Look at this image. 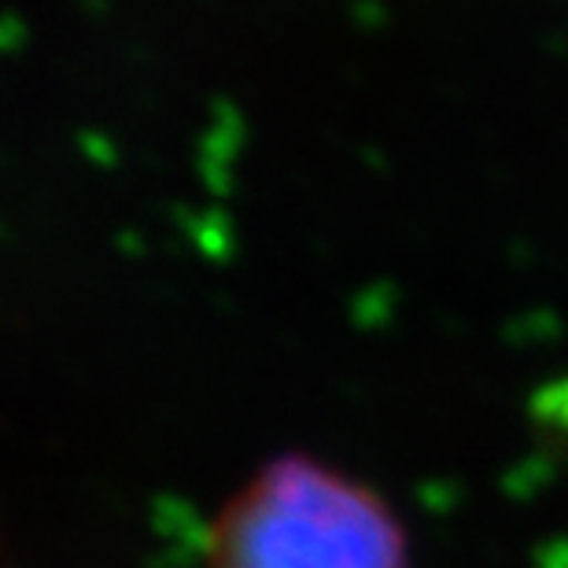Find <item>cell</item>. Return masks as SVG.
<instances>
[{
	"instance_id": "obj_1",
	"label": "cell",
	"mask_w": 568,
	"mask_h": 568,
	"mask_svg": "<svg viewBox=\"0 0 568 568\" xmlns=\"http://www.w3.org/2000/svg\"><path fill=\"white\" fill-rule=\"evenodd\" d=\"M207 568H410V542L373 487L306 454H281L225 498Z\"/></svg>"
}]
</instances>
